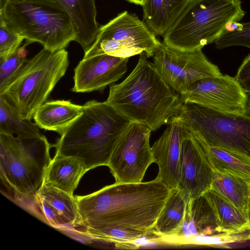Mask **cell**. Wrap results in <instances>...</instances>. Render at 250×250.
<instances>
[{
	"mask_svg": "<svg viewBox=\"0 0 250 250\" xmlns=\"http://www.w3.org/2000/svg\"><path fill=\"white\" fill-rule=\"evenodd\" d=\"M245 14L241 0H190L164 35L163 43L177 50H202Z\"/></svg>",
	"mask_w": 250,
	"mask_h": 250,
	"instance_id": "5b68a950",
	"label": "cell"
},
{
	"mask_svg": "<svg viewBox=\"0 0 250 250\" xmlns=\"http://www.w3.org/2000/svg\"><path fill=\"white\" fill-rule=\"evenodd\" d=\"M171 191L156 177L146 182H115L75 197L82 226L118 228L150 234Z\"/></svg>",
	"mask_w": 250,
	"mask_h": 250,
	"instance_id": "6da1fadb",
	"label": "cell"
},
{
	"mask_svg": "<svg viewBox=\"0 0 250 250\" xmlns=\"http://www.w3.org/2000/svg\"><path fill=\"white\" fill-rule=\"evenodd\" d=\"M0 133L15 134L19 137L42 135L38 126L31 120L20 118L14 106L2 95H0Z\"/></svg>",
	"mask_w": 250,
	"mask_h": 250,
	"instance_id": "484cf974",
	"label": "cell"
},
{
	"mask_svg": "<svg viewBox=\"0 0 250 250\" xmlns=\"http://www.w3.org/2000/svg\"><path fill=\"white\" fill-rule=\"evenodd\" d=\"M128 61V58L108 54L83 58L74 69L71 90L77 93L103 90L124 75Z\"/></svg>",
	"mask_w": 250,
	"mask_h": 250,
	"instance_id": "5bb4252c",
	"label": "cell"
},
{
	"mask_svg": "<svg viewBox=\"0 0 250 250\" xmlns=\"http://www.w3.org/2000/svg\"><path fill=\"white\" fill-rule=\"evenodd\" d=\"M84 235L91 239L113 243L118 248H136L133 243L148 234L146 232L113 228H102L86 225Z\"/></svg>",
	"mask_w": 250,
	"mask_h": 250,
	"instance_id": "4316f807",
	"label": "cell"
},
{
	"mask_svg": "<svg viewBox=\"0 0 250 250\" xmlns=\"http://www.w3.org/2000/svg\"><path fill=\"white\" fill-rule=\"evenodd\" d=\"M246 114L250 117V96L249 98L248 104V109Z\"/></svg>",
	"mask_w": 250,
	"mask_h": 250,
	"instance_id": "836d02e7",
	"label": "cell"
},
{
	"mask_svg": "<svg viewBox=\"0 0 250 250\" xmlns=\"http://www.w3.org/2000/svg\"><path fill=\"white\" fill-rule=\"evenodd\" d=\"M68 65L65 49L53 52L43 47L27 59L21 72L0 95L14 106L20 118L31 120L64 75Z\"/></svg>",
	"mask_w": 250,
	"mask_h": 250,
	"instance_id": "52a82bcc",
	"label": "cell"
},
{
	"mask_svg": "<svg viewBox=\"0 0 250 250\" xmlns=\"http://www.w3.org/2000/svg\"><path fill=\"white\" fill-rule=\"evenodd\" d=\"M192 132L202 146L213 171L235 175L250 183V164L220 147L208 145Z\"/></svg>",
	"mask_w": 250,
	"mask_h": 250,
	"instance_id": "cb8c5ba5",
	"label": "cell"
},
{
	"mask_svg": "<svg viewBox=\"0 0 250 250\" xmlns=\"http://www.w3.org/2000/svg\"><path fill=\"white\" fill-rule=\"evenodd\" d=\"M153 60L162 77L179 94L199 79L223 75L202 50L183 51L161 42L154 52Z\"/></svg>",
	"mask_w": 250,
	"mask_h": 250,
	"instance_id": "8fae6325",
	"label": "cell"
},
{
	"mask_svg": "<svg viewBox=\"0 0 250 250\" xmlns=\"http://www.w3.org/2000/svg\"><path fill=\"white\" fill-rule=\"evenodd\" d=\"M152 130L131 122L123 132L110 157L107 167L115 182H142L146 170L154 163L150 146Z\"/></svg>",
	"mask_w": 250,
	"mask_h": 250,
	"instance_id": "30bf717a",
	"label": "cell"
},
{
	"mask_svg": "<svg viewBox=\"0 0 250 250\" xmlns=\"http://www.w3.org/2000/svg\"><path fill=\"white\" fill-rule=\"evenodd\" d=\"M23 39L0 21V57H6L14 53Z\"/></svg>",
	"mask_w": 250,
	"mask_h": 250,
	"instance_id": "4dcf8cb0",
	"label": "cell"
},
{
	"mask_svg": "<svg viewBox=\"0 0 250 250\" xmlns=\"http://www.w3.org/2000/svg\"><path fill=\"white\" fill-rule=\"evenodd\" d=\"M203 195L213 210L220 232L250 225V213L237 208L215 190L210 188Z\"/></svg>",
	"mask_w": 250,
	"mask_h": 250,
	"instance_id": "603a6c76",
	"label": "cell"
},
{
	"mask_svg": "<svg viewBox=\"0 0 250 250\" xmlns=\"http://www.w3.org/2000/svg\"><path fill=\"white\" fill-rule=\"evenodd\" d=\"M82 114L60 135L56 156L79 159L87 170L107 166L123 132L131 124L127 118L105 102H87Z\"/></svg>",
	"mask_w": 250,
	"mask_h": 250,
	"instance_id": "3957f363",
	"label": "cell"
},
{
	"mask_svg": "<svg viewBox=\"0 0 250 250\" xmlns=\"http://www.w3.org/2000/svg\"></svg>",
	"mask_w": 250,
	"mask_h": 250,
	"instance_id": "d590c367",
	"label": "cell"
},
{
	"mask_svg": "<svg viewBox=\"0 0 250 250\" xmlns=\"http://www.w3.org/2000/svg\"><path fill=\"white\" fill-rule=\"evenodd\" d=\"M187 224L189 233L194 237L222 232L213 210L204 195L188 201L184 226Z\"/></svg>",
	"mask_w": 250,
	"mask_h": 250,
	"instance_id": "7402d4cb",
	"label": "cell"
},
{
	"mask_svg": "<svg viewBox=\"0 0 250 250\" xmlns=\"http://www.w3.org/2000/svg\"><path fill=\"white\" fill-rule=\"evenodd\" d=\"M249 212H250V183L249 184Z\"/></svg>",
	"mask_w": 250,
	"mask_h": 250,
	"instance_id": "e575fe53",
	"label": "cell"
},
{
	"mask_svg": "<svg viewBox=\"0 0 250 250\" xmlns=\"http://www.w3.org/2000/svg\"><path fill=\"white\" fill-rule=\"evenodd\" d=\"M160 43L146 23L124 11L99 27L96 40L83 58L103 54L129 58L143 54L149 58Z\"/></svg>",
	"mask_w": 250,
	"mask_h": 250,
	"instance_id": "9c48e42d",
	"label": "cell"
},
{
	"mask_svg": "<svg viewBox=\"0 0 250 250\" xmlns=\"http://www.w3.org/2000/svg\"><path fill=\"white\" fill-rule=\"evenodd\" d=\"M182 124L209 145L220 147L250 164V117L223 114L183 103L177 115Z\"/></svg>",
	"mask_w": 250,
	"mask_h": 250,
	"instance_id": "ba28073f",
	"label": "cell"
},
{
	"mask_svg": "<svg viewBox=\"0 0 250 250\" xmlns=\"http://www.w3.org/2000/svg\"><path fill=\"white\" fill-rule=\"evenodd\" d=\"M180 96L183 103L195 104L225 114L245 115L248 109V94L235 76L199 79Z\"/></svg>",
	"mask_w": 250,
	"mask_h": 250,
	"instance_id": "7c38bea8",
	"label": "cell"
},
{
	"mask_svg": "<svg viewBox=\"0 0 250 250\" xmlns=\"http://www.w3.org/2000/svg\"><path fill=\"white\" fill-rule=\"evenodd\" d=\"M214 43L219 49L232 46H242L250 49V22H232L228 30Z\"/></svg>",
	"mask_w": 250,
	"mask_h": 250,
	"instance_id": "f1b7e54d",
	"label": "cell"
},
{
	"mask_svg": "<svg viewBox=\"0 0 250 250\" xmlns=\"http://www.w3.org/2000/svg\"><path fill=\"white\" fill-rule=\"evenodd\" d=\"M184 129L177 116L173 117L151 146L154 163L159 168L156 177L171 189L178 188Z\"/></svg>",
	"mask_w": 250,
	"mask_h": 250,
	"instance_id": "2e32d148",
	"label": "cell"
},
{
	"mask_svg": "<svg viewBox=\"0 0 250 250\" xmlns=\"http://www.w3.org/2000/svg\"><path fill=\"white\" fill-rule=\"evenodd\" d=\"M184 126L177 188L189 201L211 188L213 171L199 141Z\"/></svg>",
	"mask_w": 250,
	"mask_h": 250,
	"instance_id": "4fadbf2b",
	"label": "cell"
},
{
	"mask_svg": "<svg viewBox=\"0 0 250 250\" xmlns=\"http://www.w3.org/2000/svg\"><path fill=\"white\" fill-rule=\"evenodd\" d=\"M87 171L84 164L79 159L55 155L47 169L43 183L73 195L81 178Z\"/></svg>",
	"mask_w": 250,
	"mask_h": 250,
	"instance_id": "d6986e66",
	"label": "cell"
},
{
	"mask_svg": "<svg viewBox=\"0 0 250 250\" xmlns=\"http://www.w3.org/2000/svg\"><path fill=\"white\" fill-rule=\"evenodd\" d=\"M0 21L27 41L53 52L77 38L71 17L56 0H0Z\"/></svg>",
	"mask_w": 250,
	"mask_h": 250,
	"instance_id": "277c9868",
	"label": "cell"
},
{
	"mask_svg": "<svg viewBox=\"0 0 250 250\" xmlns=\"http://www.w3.org/2000/svg\"><path fill=\"white\" fill-rule=\"evenodd\" d=\"M188 201L178 189H171L152 233L162 237L178 236L183 229Z\"/></svg>",
	"mask_w": 250,
	"mask_h": 250,
	"instance_id": "44dd1931",
	"label": "cell"
},
{
	"mask_svg": "<svg viewBox=\"0 0 250 250\" xmlns=\"http://www.w3.org/2000/svg\"><path fill=\"white\" fill-rule=\"evenodd\" d=\"M250 182L238 176L213 171L210 188L217 191L237 208L249 211Z\"/></svg>",
	"mask_w": 250,
	"mask_h": 250,
	"instance_id": "d4e9b609",
	"label": "cell"
},
{
	"mask_svg": "<svg viewBox=\"0 0 250 250\" xmlns=\"http://www.w3.org/2000/svg\"><path fill=\"white\" fill-rule=\"evenodd\" d=\"M128 0L130 2L134 3L135 4L140 5L142 6H143L144 5L145 2L146 1V0Z\"/></svg>",
	"mask_w": 250,
	"mask_h": 250,
	"instance_id": "d6a6232c",
	"label": "cell"
},
{
	"mask_svg": "<svg viewBox=\"0 0 250 250\" xmlns=\"http://www.w3.org/2000/svg\"><path fill=\"white\" fill-rule=\"evenodd\" d=\"M71 17L79 43L86 52L95 42L99 30L95 0H56Z\"/></svg>",
	"mask_w": 250,
	"mask_h": 250,
	"instance_id": "e0dca14e",
	"label": "cell"
},
{
	"mask_svg": "<svg viewBox=\"0 0 250 250\" xmlns=\"http://www.w3.org/2000/svg\"><path fill=\"white\" fill-rule=\"evenodd\" d=\"M235 77L245 92L250 95V54L243 60Z\"/></svg>",
	"mask_w": 250,
	"mask_h": 250,
	"instance_id": "1f68e13d",
	"label": "cell"
},
{
	"mask_svg": "<svg viewBox=\"0 0 250 250\" xmlns=\"http://www.w3.org/2000/svg\"><path fill=\"white\" fill-rule=\"evenodd\" d=\"M197 244L221 248H230L229 244L250 240V225L219 233L195 237Z\"/></svg>",
	"mask_w": 250,
	"mask_h": 250,
	"instance_id": "f546056e",
	"label": "cell"
},
{
	"mask_svg": "<svg viewBox=\"0 0 250 250\" xmlns=\"http://www.w3.org/2000/svg\"><path fill=\"white\" fill-rule=\"evenodd\" d=\"M30 42L27 41L14 53L6 57H0V94L18 76L23 68L27 59L26 46Z\"/></svg>",
	"mask_w": 250,
	"mask_h": 250,
	"instance_id": "83f0119b",
	"label": "cell"
},
{
	"mask_svg": "<svg viewBox=\"0 0 250 250\" xmlns=\"http://www.w3.org/2000/svg\"><path fill=\"white\" fill-rule=\"evenodd\" d=\"M190 0H146L143 9L146 23L156 36H164Z\"/></svg>",
	"mask_w": 250,
	"mask_h": 250,
	"instance_id": "ffe728a7",
	"label": "cell"
},
{
	"mask_svg": "<svg viewBox=\"0 0 250 250\" xmlns=\"http://www.w3.org/2000/svg\"><path fill=\"white\" fill-rule=\"evenodd\" d=\"M37 215L51 227L63 230L82 226L75 196L43 183L34 197Z\"/></svg>",
	"mask_w": 250,
	"mask_h": 250,
	"instance_id": "9a60e30c",
	"label": "cell"
},
{
	"mask_svg": "<svg viewBox=\"0 0 250 250\" xmlns=\"http://www.w3.org/2000/svg\"><path fill=\"white\" fill-rule=\"evenodd\" d=\"M1 182L14 197L32 199L43 183L52 146L43 135L19 137L0 133Z\"/></svg>",
	"mask_w": 250,
	"mask_h": 250,
	"instance_id": "8992f818",
	"label": "cell"
},
{
	"mask_svg": "<svg viewBox=\"0 0 250 250\" xmlns=\"http://www.w3.org/2000/svg\"><path fill=\"white\" fill-rule=\"evenodd\" d=\"M105 102L130 122L155 131L177 116L183 104L180 94L170 87L145 54L121 83L110 86Z\"/></svg>",
	"mask_w": 250,
	"mask_h": 250,
	"instance_id": "7a4b0ae2",
	"label": "cell"
},
{
	"mask_svg": "<svg viewBox=\"0 0 250 250\" xmlns=\"http://www.w3.org/2000/svg\"><path fill=\"white\" fill-rule=\"evenodd\" d=\"M83 106L70 100L45 102L35 112L33 118L38 127L61 135L82 113Z\"/></svg>",
	"mask_w": 250,
	"mask_h": 250,
	"instance_id": "ac0fdd59",
	"label": "cell"
}]
</instances>
